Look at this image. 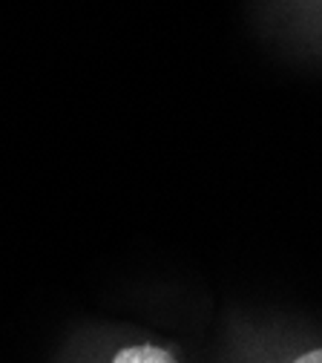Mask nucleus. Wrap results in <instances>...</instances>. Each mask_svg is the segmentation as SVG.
Masks as SVG:
<instances>
[{
  "instance_id": "1",
  "label": "nucleus",
  "mask_w": 322,
  "mask_h": 363,
  "mask_svg": "<svg viewBox=\"0 0 322 363\" xmlns=\"http://www.w3.org/2000/svg\"><path fill=\"white\" fill-rule=\"evenodd\" d=\"M110 363H178V357L156 343H132L113 354Z\"/></svg>"
},
{
  "instance_id": "2",
  "label": "nucleus",
  "mask_w": 322,
  "mask_h": 363,
  "mask_svg": "<svg viewBox=\"0 0 322 363\" xmlns=\"http://www.w3.org/2000/svg\"><path fill=\"white\" fill-rule=\"evenodd\" d=\"M291 363H322V346H319V349H311V352L297 354Z\"/></svg>"
}]
</instances>
